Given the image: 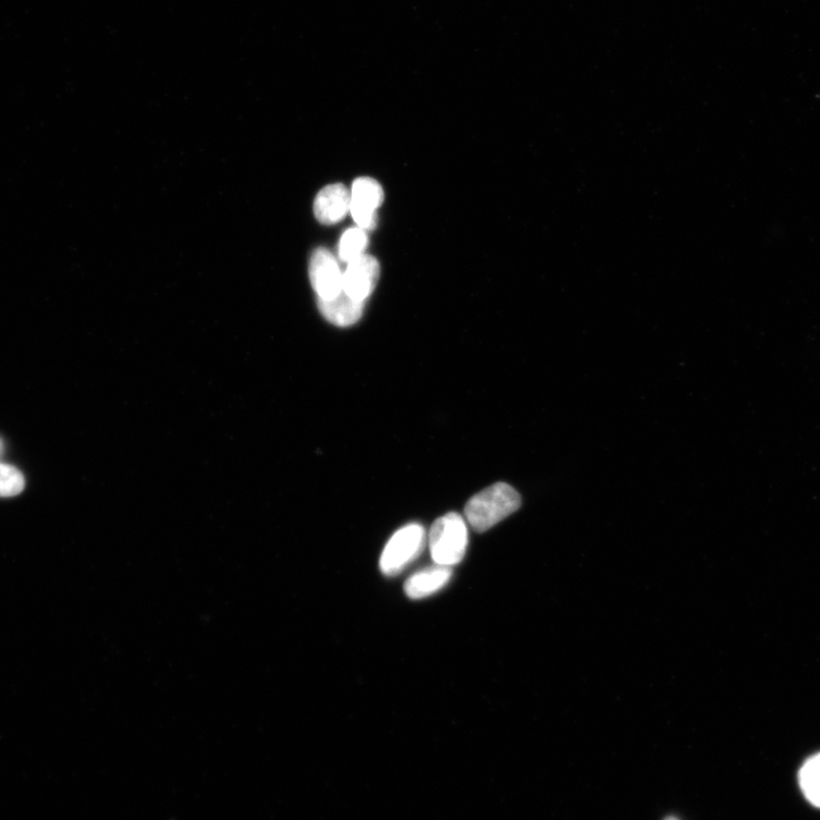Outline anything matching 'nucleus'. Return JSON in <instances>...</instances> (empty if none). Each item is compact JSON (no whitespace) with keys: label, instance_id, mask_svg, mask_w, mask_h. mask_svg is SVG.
I'll return each mask as SVG.
<instances>
[{"label":"nucleus","instance_id":"nucleus-11","mask_svg":"<svg viewBox=\"0 0 820 820\" xmlns=\"http://www.w3.org/2000/svg\"><path fill=\"white\" fill-rule=\"evenodd\" d=\"M368 244V237L364 230L352 229L346 231L340 242L339 256L343 262L351 264L363 256Z\"/></svg>","mask_w":820,"mask_h":820},{"label":"nucleus","instance_id":"nucleus-5","mask_svg":"<svg viewBox=\"0 0 820 820\" xmlns=\"http://www.w3.org/2000/svg\"><path fill=\"white\" fill-rule=\"evenodd\" d=\"M384 193L382 186L371 179H358L351 193V212L359 229L377 228V210L382 206Z\"/></svg>","mask_w":820,"mask_h":820},{"label":"nucleus","instance_id":"nucleus-12","mask_svg":"<svg viewBox=\"0 0 820 820\" xmlns=\"http://www.w3.org/2000/svg\"><path fill=\"white\" fill-rule=\"evenodd\" d=\"M26 480L21 472L8 464L0 463V497H14L20 494Z\"/></svg>","mask_w":820,"mask_h":820},{"label":"nucleus","instance_id":"nucleus-14","mask_svg":"<svg viewBox=\"0 0 820 820\" xmlns=\"http://www.w3.org/2000/svg\"><path fill=\"white\" fill-rule=\"evenodd\" d=\"M665 820H678L676 818H666Z\"/></svg>","mask_w":820,"mask_h":820},{"label":"nucleus","instance_id":"nucleus-6","mask_svg":"<svg viewBox=\"0 0 820 820\" xmlns=\"http://www.w3.org/2000/svg\"><path fill=\"white\" fill-rule=\"evenodd\" d=\"M380 264L376 258L362 256L347 264L343 272V292L353 299L366 303L380 279Z\"/></svg>","mask_w":820,"mask_h":820},{"label":"nucleus","instance_id":"nucleus-10","mask_svg":"<svg viewBox=\"0 0 820 820\" xmlns=\"http://www.w3.org/2000/svg\"><path fill=\"white\" fill-rule=\"evenodd\" d=\"M799 783L806 799L820 808V754L806 760L800 769Z\"/></svg>","mask_w":820,"mask_h":820},{"label":"nucleus","instance_id":"nucleus-3","mask_svg":"<svg viewBox=\"0 0 820 820\" xmlns=\"http://www.w3.org/2000/svg\"><path fill=\"white\" fill-rule=\"evenodd\" d=\"M424 527L412 524L397 530L389 540L380 560L383 575L394 577L413 563L425 550Z\"/></svg>","mask_w":820,"mask_h":820},{"label":"nucleus","instance_id":"nucleus-8","mask_svg":"<svg viewBox=\"0 0 820 820\" xmlns=\"http://www.w3.org/2000/svg\"><path fill=\"white\" fill-rule=\"evenodd\" d=\"M452 576V566L435 564L412 576L405 584V592L412 600L429 598L449 585Z\"/></svg>","mask_w":820,"mask_h":820},{"label":"nucleus","instance_id":"nucleus-1","mask_svg":"<svg viewBox=\"0 0 820 820\" xmlns=\"http://www.w3.org/2000/svg\"><path fill=\"white\" fill-rule=\"evenodd\" d=\"M521 506L518 492L507 484H495L467 502L465 517L472 529L485 533L515 513Z\"/></svg>","mask_w":820,"mask_h":820},{"label":"nucleus","instance_id":"nucleus-7","mask_svg":"<svg viewBox=\"0 0 820 820\" xmlns=\"http://www.w3.org/2000/svg\"><path fill=\"white\" fill-rule=\"evenodd\" d=\"M351 211V193L342 184L322 188L316 196L314 212L322 225H334Z\"/></svg>","mask_w":820,"mask_h":820},{"label":"nucleus","instance_id":"nucleus-4","mask_svg":"<svg viewBox=\"0 0 820 820\" xmlns=\"http://www.w3.org/2000/svg\"><path fill=\"white\" fill-rule=\"evenodd\" d=\"M309 273L318 301L335 299L343 292V272L334 256L327 248L319 247L313 254Z\"/></svg>","mask_w":820,"mask_h":820},{"label":"nucleus","instance_id":"nucleus-2","mask_svg":"<svg viewBox=\"0 0 820 820\" xmlns=\"http://www.w3.org/2000/svg\"><path fill=\"white\" fill-rule=\"evenodd\" d=\"M468 533L465 519L458 513L438 518L429 534V546L435 564L453 566L465 556Z\"/></svg>","mask_w":820,"mask_h":820},{"label":"nucleus","instance_id":"nucleus-13","mask_svg":"<svg viewBox=\"0 0 820 820\" xmlns=\"http://www.w3.org/2000/svg\"><path fill=\"white\" fill-rule=\"evenodd\" d=\"M4 451H5V445H4V442H3V440H2V439H0V457H2V456H3V454H4Z\"/></svg>","mask_w":820,"mask_h":820},{"label":"nucleus","instance_id":"nucleus-9","mask_svg":"<svg viewBox=\"0 0 820 820\" xmlns=\"http://www.w3.org/2000/svg\"><path fill=\"white\" fill-rule=\"evenodd\" d=\"M318 308L333 326L347 328L355 326L364 314L365 303L353 299L342 292L335 299L318 301Z\"/></svg>","mask_w":820,"mask_h":820}]
</instances>
